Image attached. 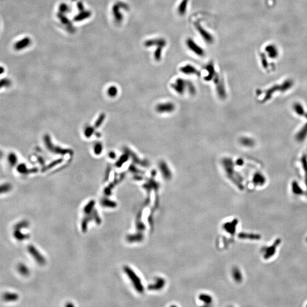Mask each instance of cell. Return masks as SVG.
Here are the masks:
<instances>
[{"label":"cell","instance_id":"cell-1","mask_svg":"<svg viewBox=\"0 0 307 307\" xmlns=\"http://www.w3.org/2000/svg\"><path fill=\"white\" fill-rule=\"evenodd\" d=\"M281 243V239H277L271 246H267L264 249L263 257L265 259H269L273 257L276 254L277 247Z\"/></svg>","mask_w":307,"mask_h":307},{"label":"cell","instance_id":"cell-2","mask_svg":"<svg viewBox=\"0 0 307 307\" xmlns=\"http://www.w3.org/2000/svg\"><path fill=\"white\" fill-rule=\"evenodd\" d=\"M124 271L127 274L128 277L132 279V281L134 285L135 286L136 288L138 291H142V287L141 282L140 281V279H138L137 275L133 271V270L131 269H130L129 267L127 266L124 267Z\"/></svg>","mask_w":307,"mask_h":307},{"label":"cell","instance_id":"cell-3","mask_svg":"<svg viewBox=\"0 0 307 307\" xmlns=\"http://www.w3.org/2000/svg\"><path fill=\"white\" fill-rule=\"evenodd\" d=\"M187 45L188 47L195 54L200 56H204V51L198 45H197L194 41H193L191 38L188 39L187 41Z\"/></svg>","mask_w":307,"mask_h":307},{"label":"cell","instance_id":"cell-4","mask_svg":"<svg viewBox=\"0 0 307 307\" xmlns=\"http://www.w3.org/2000/svg\"><path fill=\"white\" fill-rule=\"evenodd\" d=\"M28 251L29 252H30L31 254L34 257V258L36 259L37 262H38L39 264L43 265L45 263L44 258L41 255V254L39 253H38V251L36 250V249L34 247L32 246H29Z\"/></svg>","mask_w":307,"mask_h":307},{"label":"cell","instance_id":"cell-5","mask_svg":"<svg viewBox=\"0 0 307 307\" xmlns=\"http://www.w3.org/2000/svg\"><path fill=\"white\" fill-rule=\"evenodd\" d=\"M266 51L267 52L268 55L270 58L274 59L278 56V51L276 47L274 45H269L267 46L265 48Z\"/></svg>","mask_w":307,"mask_h":307},{"label":"cell","instance_id":"cell-6","mask_svg":"<svg viewBox=\"0 0 307 307\" xmlns=\"http://www.w3.org/2000/svg\"><path fill=\"white\" fill-rule=\"evenodd\" d=\"M292 190L295 195L300 196L303 194V191L300 187L299 184L295 181H294L292 184Z\"/></svg>","mask_w":307,"mask_h":307},{"label":"cell","instance_id":"cell-7","mask_svg":"<svg viewBox=\"0 0 307 307\" xmlns=\"http://www.w3.org/2000/svg\"><path fill=\"white\" fill-rule=\"evenodd\" d=\"M187 0H183L178 8V12L180 14L183 15L185 13L186 9H187Z\"/></svg>","mask_w":307,"mask_h":307},{"label":"cell","instance_id":"cell-8","mask_svg":"<svg viewBox=\"0 0 307 307\" xmlns=\"http://www.w3.org/2000/svg\"><path fill=\"white\" fill-rule=\"evenodd\" d=\"M102 205H104V206H107V207H110V208H114L116 205H117V204L114 202H113L112 201H110L109 200H104L102 202H101Z\"/></svg>","mask_w":307,"mask_h":307},{"label":"cell","instance_id":"cell-9","mask_svg":"<svg viewBox=\"0 0 307 307\" xmlns=\"http://www.w3.org/2000/svg\"><path fill=\"white\" fill-rule=\"evenodd\" d=\"M94 205H95L94 201H91V202H89L85 207V209H84L85 213L87 214L90 213L93 209V206H94Z\"/></svg>","mask_w":307,"mask_h":307},{"label":"cell","instance_id":"cell-10","mask_svg":"<svg viewBox=\"0 0 307 307\" xmlns=\"http://www.w3.org/2000/svg\"><path fill=\"white\" fill-rule=\"evenodd\" d=\"M19 271L23 275H27L28 273V271L27 269L23 265H21L19 267Z\"/></svg>","mask_w":307,"mask_h":307},{"label":"cell","instance_id":"cell-11","mask_svg":"<svg viewBox=\"0 0 307 307\" xmlns=\"http://www.w3.org/2000/svg\"><path fill=\"white\" fill-rule=\"evenodd\" d=\"M10 188V185L7 184V185H3L0 186V192H7Z\"/></svg>","mask_w":307,"mask_h":307},{"label":"cell","instance_id":"cell-12","mask_svg":"<svg viewBox=\"0 0 307 307\" xmlns=\"http://www.w3.org/2000/svg\"><path fill=\"white\" fill-rule=\"evenodd\" d=\"M306 241H307V238H306Z\"/></svg>","mask_w":307,"mask_h":307}]
</instances>
